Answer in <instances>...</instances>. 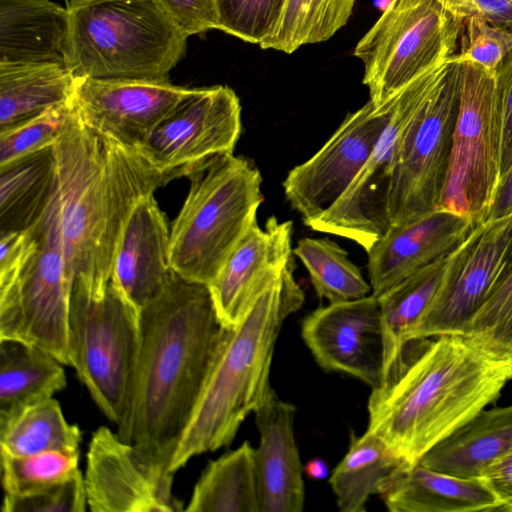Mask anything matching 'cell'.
Wrapping results in <instances>:
<instances>
[{"instance_id":"26","label":"cell","mask_w":512,"mask_h":512,"mask_svg":"<svg viewBox=\"0 0 512 512\" xmlns=\"http://www.w3.org/2000/svg\"><path fill=\"white\" fill-rule=\"evenodd\" d=\"M512 450V405L483 409L431 448L420 464L453 476L481 478L484 470Z\"/></svg>"},{"instance_id":"24","label":"cell","mask_w":512,"mask_h":512,"mask_svg":"<svg viewBox=\"0 0 512 512\" xmlns=\"http://www.w3.org/2000/svg\"><path fill=\"white\" fill-rule=\"evenodd\" d=\"M68 10L51 0H0V63L64 62Z\"/></svg>"},{"instance_id":"44","label":"cell","mask_w":512,"mask_h":512,"mask_svg":"<svg viewBox=\"0 0 512 512\" xmlns=\"http://www.w3.org/2000/svg\"><path fill=\"white\" fill-rule=\"evenodd\" d=\"M438 2L462 21L475 18L512 29V0H438Z\"/></svg>"},{"instance_id":"7","label":"cell","mask_w":512,"mask_h":512,"mask_svg":"<svg viewBox=\"0 0 512 512\" xmlns=\"http://www.w3.org/2000/svg\"><path fill=\"white\" fill-rule=\"evenodd\" d=\"M139 340V310L111 282L95 297L74 280L68 316L71 366L116 425L128 404Z\"/></svg>"},{"instance_id":"29","label":"cell","mask_w":512,"mask_h":512,"mask_svg":"<svg viewBox=\"0 0 512 512\" xmlns=\"http://www.w3.org/2000/svg\"><path fill=\"white\" fill-rule=\"evenodd\" d=\"M408 465L374 433L351 435L348 451L329 483L342 512H363L371 495L382 494Z\"/></svg>"},{"instance_id":"32","label":"cell","mask_w":512,"mask_h":512,"mask_svg":"<svg viewBox=\"0 0 512 512\" xmlns=\"http://www.w3.org/2000/svg\"><path fill=\"white\" fill-rule=\"evenodd\" d=\"M82 433L53 397L0 416V451L24 456L50 450L80 453Z\"/></svg>"},{"instance_id":"19","label":"cell","mask_w":512,"mask_h":512,"mask_svg":"<svg viewBox=\"0 0 512 512\" xmlns=\"http://www.w3.org/2000/svg\"><path fill=\"white\" fill-rule=\"evenodd\" d=\"M293 222L269 217L263 228L257 221L232 251L208 285L223 326H235L257 298L293 259Z\"/></svg>"},{"instance_id":"23","label":"cell","mask_w":512,"mask_h":512,"mask_svg":"<svg viewBox=\"0 0 512 512\" xmlns=\"http://www.w3.org/2000/svg\"><path fill=\"white\" fill-rule=\"evenodd\" d=\"M391 512L499 511L501 503L482 478H463L420 463L401 470L381 494Z\"/></svg>"},{"instance_id":"5","label":"cell","mask_w":512,"mask_h":512,"mask_svg":"<svg viewBox=\"0 0 512 512\" xmlns=\"http://www.w3.org/2000/svg\"><path fill=\"white\" fill-rule=\"evenodd\" d=\"M64 62L75 77L169 81L187 36L153 0H70Z\"/></svg>"},{"instance_id":"21","label":"cell","mask_w":512,"mask_h":512,"mask_svg":"<svg viewBox=\"0 0 512 512\" xmlns=\"http://www.w3.org/2000/svg\"><path fill=\"white\" fill-rule=\"evenodd\" d=\"M296 407L271 388L254 412L260 512H300L305 503L304 468L294 434Z\"/></svg>"},{"instance_id":"43","label":"cell","mask_w":512,"mask_h":512,"mask_svg":"<svg viewBox=\"0 0 512 512\" xmlns=\"http://www.w3.org/2000/svg\"><path fill=\"white\" fill-rule=\"evenodd\" d=\"M495 77L502 126V177L512 164V50L495 70Z\"/></svg>"},{"instance_id":"17","label":"cell","mask_w":512,"mask_h":512,"mask_svg":"<svg viewBox=\"0 0 512 512\" xmlns=\"http://www.w3.org/2000/svg\"><path fill=\"white\" fill-rule=\"evenodd\" d=\"M301 336L325 370L344 373L372 389L384 381V340L379 298L329 303L308 314Z\"/></svg>"},{"instance_id":"35","label":"cell","mask_w":512,"mask_h":512,"mask_svg":"<svg viewBox=\"0 0 512 512\" xmlns=\"http://www.w3.org/2000/svg\"><path fill=\"white\" fill-rule=\"evenodd\" d=\"M78 453L50 450L14 456L0 451L1 485L6 495L32 493L63 482L78 469Z\"/></svg>"},{"instance_id":"28","label":"cell","mask_w":512,"mask_h":512,"mask_svg":"<svg viewBox=\"0 0 512 512\" xmlns=\"http://www.w3.org/2000/svg\"><path fill=\"white\" fill-rule=\"evenodd\" d=\"M56 185L54 146L0 167V232L25 231L41 219Z\"/></svg>"},{"instance_id":"31","label":"cell","mask_w":512,"mask_h":512,"mask_svg":"<svg viewBox=\"0 0 512 512\" xmlns=\"http://www.w3.org/2000/svg\"><path fill=\"white\" fill-rule=\"evenodd\" d=\"M187 512H260L255 448L248 441L208 463Z\"/></svg>"},{"instance_id":"1","label":"cell","mask_w":512,"mask_h":512,"mask_svg":"<svg viewBox=\"0 0 512 512\" xmlns=\"http://www.w3.org/2000/svg\"><path fill=\"white\" fill-rule=\"evenodd\" d=\"M139 328L136 368L117 434L145 459L170 469L214 363L223 325L209 286L172 270L163 288L140 308Z\"/></svg>"},{"instance_id":"9","label":"cell","mask_w":512,"mask_h":512,"mask_svg":"<svg viewBox=\"0 0 512 512\" xmlns=\"http://www.w3.org/2000/svg\"><path fill=\"white\" fill-rule=\"evenodd\" d=\"M458 64V110L438 208L482 223L501 178L496 77L480 65Z\"/></svg>"},{"instance_id":"6","label":"cell","mask_w":512,"mask_h":512,"mask_svg":"<svg viewBox=\"0 0 512 512\" xmlns=\"http://www.w3.org/2000/svg\"><path fill=\"white\" fill-rule=\"evenodd\" d=\"M187 177L188 194L170 226V266L184 278L209 285L256 222L262 176L249 159L228 154Z\"/></svg>"},{"instance_id":"22","label":"cell","mask_w":512,"mask_h":512,"mask_svg":"<svg viewBox=\"0 0 512 512\" xmlns=\"http://www.w3.org/2000/svg\"><path fill=\"white\" fill-rule=\"evenodd\" d=\"M170 229L154 194L132 210L114 257L110 282L138 310L167 282Z\"/></svg>"},{"instance_id":"46","label":"cell","mask_w":512,"mask_h":512,"mask_svg":"<svg viewBox=\"0 0 512 512\" xmlns=\"http://www.w3.org/2000/svg\"><path fill=\"white\" fill-rule=\"evenodd\" d=\"M512 214V164L502 175L493 203L484 222L497 220Z\"/></svg>"},{"instance_id":"20","label":"cell","mask_w":512,"mask_h":512,"mask_svg":"<svg viewBox=\"0 0 512 512\" xmlns=\"http://www.w3.org/2000/svg\"><path fill=\"white\" fill-rule=\"evenodd\" d=\"M478 224L438 208L409 222L390 225L367 252L372 294L378 297L448 256Z\"/></svg>"},{"instance_id":"36","label":"cell","mask_w":512,"mask_h":512,"mask_svg":"<svg viewBox=\"0 0 512 512\" xmlns=\"http://www.w3.org/2000/svg\"><path fill=\"white\" fill-rule=\"evenodd\" d=\"M465 335L512 361V247L500 278L469 322Z\"/></svg>"},{"instance_id":"3","label":"cell","mask_w":512,"mask_h":512,"mask_svg":"<svg viewBox=\"0 0 512 512\" xmlns=\"http://www.w3.org/2000/svg\"><path fill=\"white\" fill-rule=\"evenodd\" d=\"M54 152L67 269L90 295L100 297L135 205L174 177L139 150L86 126L76 111Z\"/></svg>"},{"instance_id":"34","label":"cell","mask_w":512,"mask_h":512,"mask_svg":"<svg viewBox=\"0 0 512 512\" xmlns=\"http://www.w3.org/2000/svg\"><path fill=\"white\" fill-rule=\"evenodd\" d=\"M293 254L304 264L318 297L329 303L360 299L371 292L348 252L329 238H303Z\"/></svg>"},{"instance_id":"27","label":"cell","mask_w":512,"mask_h":512,"mask_svg":"<svg viewBox=\"0 0 512 512\" xmlns=\"http://www.w3.org/2000/svg\"><path fill=\"white\" fill-rule=\"evenodd\" d=\"M75 76L65 63H0V131L72 98Z\"/></svg>"},{"instance_id":"12","label":"cell","mask_w":512,"mask_h":512,"mask_svg":"<svg viewBox=\"0 0 512 512\" xmlns=\"http://www.w3.org/2000/svg\"><path fill=\"white\" fill-rule=\"evenodd\" d=\"M459 64L407 129L396 156L389 195L391 225L438 209L459 100Z\"/></svg>"},{"instance_id":"15","label":"cell","mask_w":512,"mask_h":512,"mask_svg":"<svg viewBox=\"0 0 512 512\" xmlns=\"http://www.w3.org/2000/svg\"><path fill=\"white\" fill-rule=\"evenodd\" d=\"M173 472L145 459L106 426L93 432L86 454L84 485L92 512H178Z\"/></svg>"},{"instance_id":"38","label":"cell","mask_w":512,"mask_h":512,"mask_svg":"<svg viewBox=\"0 0 512 512\" xmlns=\"http://www.w3.org/2000/svg\"><path fill=\"white\" fill-rule=\"evenodd\" d=\"M284 0H215L218 29L261 44L272 32Z\"/></svg>"},{"instance_id":"16","label":"cell","mask_w":512,"mask_h":512,"mask_svg":"<svg viewBox=\"0 0 512 512\" xmlns=\"http://www.w3.org/2000/svg\"><path fill=\"white\" fill-rule=\"evenodd\" d=\"M511 247L512 214L479 223L464 242L414 342L441 335H465L469 322L500 278Z\"/></svg>"},{"instance_id":"42","label":"cell","mask_w":512,"mask_h":512,"mask_svg":"<svg viewBox=\"0 0 512 512\" xmlns=\"http://www.w3.org/2000/svg\"><path fill=\"white\" fill-rule=\"evenodd\" d=\"M36 244L32 228L0 232V286L15 280Z\"/></svg>"},{"instance_id":"11","label":"cell","mask_w":512,"mask_h":512,"mask_svg":"<svg viewBox=\"0 0 512 512\" xmlns=\"http://www.w3.org/2000/svg\"><path fill=\"white\" fill-rule=\"evenodd\" d=\"M448 68L444 61L395 96L390 119L360 172L343 195L306 226L352 240L366 252L385 234L391 225L389 195L399 146L414 118L443 84Z\"/></svg>"},{"instance_id":"25","label":"cell","mask_w":512,"mask_h":512,"mask_svg":"<svg viewBox=\"0 0 512 512\" xmlns=\"http://www.w3.org/2000/svg\"><path fill=\"white\" fill-rule=\"evenodd\" d=\"M464 242L448 256L378 296L384 340L383 384L400 363L407 345L414 342L415 333L448 278Z\"/></svg>"},{"instance_id":"2","label":"cell","mask_w":512,"mask_h":512,"mask_svg":"<svg viewBox=\"0 0 512 512\" xmlns=\"http://www.w3.org/2000/svg\"><path fill=\"white\" fill-rule=\"evenodd\" d=\"M512 361L467 335H441L372 389L367 431L408 466L496 400Z\"/></svg>"},{"instance_id":"40","label":"cell","mask_w":512,"mask_h":512,"mask_svg":"<svg viewBox=\"0 0 512 512\" xmlns=\"http://www.w3.org/2000/svg\"><path fill=\"white\" fill-rule=\"evenodd\" d=\"M84 475L23 495H6L1 512H84L87 511Z\"/></svg>"},{"instance_id":"47","label":"cell","mask_w":512,"mask_h":512,"mask_svg":"<svg viewBox=\"0 0 512 512\" xmlns=\"http://www.w3.org/2000/svg\"><path fill=\"white\" fill-rule=\"evenodd\" d=\"M304 472L312 480H321L328 474V465L321 458H313L306 463Z\"/></svg>"},{"instance_id":"13","label":"cell","mask_w":512,"mask_h":512,"mask_svg":"<svg viewBox=\"0 0 512 512\" xmlns=\"http://www.w3.org/2000/svg\"><path fill=\"white\" fill-rule=\"evenodd\" d=\"M242 130L241 105L228 86L193 88L138 149L174 179L207 161L233 154Z\"/></svg>"},{"instance_id":"30","label":"cell","mask_w":512,"mask_h":512,"mask_svg":"<svg viewBox=\"0 0 512 512\" xmlns=\"http://www.w3.org/2000/svg\"><path fill=\"white\" fill-rule=\"evenodd\" d=\"M61 365L34 344L0 338V416L61 391L66 386Z\"/></svg>"},{"instance_id":"14","label":"cell","mask_w":512,"mask_h":512,"mask_svg":"<svg viewBox=\"0 0 512 512\" xmlns=\"http://www.w3.org/2000/svg\"><path fill=\"white\" fill-rule=\"evenodd\" d=\"M394 99L379 107L369 100L347 114L311 158L288 172L284 193L304 224L333 205L353 182L390 119Z\"/></svg>"},{"instance_id":"41","label":"cell","mask_w":512,"mask_h":512,"mask_svg":"<svg viewBox=\"0 0 512 512\" xmlns=\"http://www.w3.org/2000/svg\"><path fill=\"white\" fill-rule=\"evenodd\" d=\"M187 37L218 29L215 0H153Z\"/></svg>"},{"instance_id":"37","label":"cell","mask_w":512,"mask_h":512,"mask_svg":"<svg viewBox=\"0 0 512 512\" xmlns=\"http://www.w3.org/2000/svg\"><path fill=\"white\" fill-rule=\"evenodd\" d=\"M74 113L71 98L68 102L0 131V167L54 146L65 132Z\"/></svg>"},{"instance_id":"45","label":"cell","mask_w":512,"mask_h":512,"mask_svg":"<svg viewBox=\"0 0 512 512\" xmlns=\"http://www.w3.org/2000/svg\"><path fill=\"white\" fill-rule=\"evenodd\" d=\"M481 478L500 501L499 511L512 512V450L489 465Z\"/></svg>"},{"instance_id":"10","label":"cell","mask_w":512,"mask_h":512,"mask_svg":"<svg viewBox=\"0 0 512 512\" xmlns=\"http://www.w3.org/2000/svg\"><path fill=\"white\" fill-rule=\"evenodd\" d=\"M36 244L18 277L0 286V338L19 339L71 366L68 316L74 280L68 272L55 190L31 227Z\"/></svg>"},{"instance_id":"8","label":"cell","mask_w":512,"mask_h":512,"mask_svg":"<svg viewBox=\"0 0 512 512\" xmlns=\"http://www.w3.org/2000/svg\"><path fill=\"white\" fill-rule=\"evenodd\" d=\"M463 23L438 0H391L354 48L370 101L384 105L455 54Z\"/></svg>"},{"instance_id":"33","label":"cell","mask_w":512,"mask_h":512,"mask_svg":"<svg viewBox=\"0 0 512 512\" xmlns=\"http://www.w3.org/2000/svg\"><path fill=\"white\" fill-rule=\"evenodd\" d=\"M356 0H284L279 18L260 44L286 54L327 41L346 25Z\"/></svg>"},{"instance_id":"4","label":"cell","mask_w":512,"mask_h":512,"mask_svg":"<svg viewBox=\"0 0 512 512\" xmlns=\"http://www.w3.org/2000/svg\"><path fill=\"white\" fill-rule=\"evenodd\" d=\"M294 270L291 259L240 323L223 326L205 387L172 459L173 473L192 457L229 445L272 388L269 376L278 335L305 299Z\"/></svg>"},{"instance_id":"18","label":"cell","mask_w":512,"mask_h":512,"mask_svg":"<svg viewBox=\"0 0 512 512\" xmlns=\"http://www.w3.org/2000/svg\"><path fill=\"white\" fill-rule=\"evenodd\" d=\"M192 91L169 81L75 77L72 103L86 126L138 150Z\"/></svg>"},{"instance_id":"39","label":"cell","mask_w":512,"mask_h":512,"mask_svg":"<svg viewBox=\"0 0 512 512\" xmlns=\"http://www.w3.org/2000/svg\"><path fill=\"white\" fill-rule=\"evenodd\" d=\"M463 25L460 51L447 62H471L495 72L512 50V29L475 18L464 21Z\"/></svg>"}]
</instances>
